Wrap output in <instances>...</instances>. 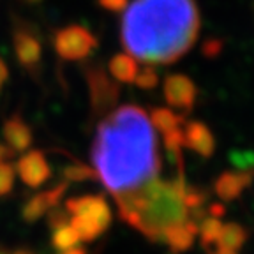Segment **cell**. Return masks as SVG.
<instances>
[{"mask_svg": "<svg viewBox=\"0 0 254 254\" xmlns=\"http://www.w3.org/2000/svg\"><path fill=\"white\" fill-rule=\"evenodd\" d=\"M69 224L79 242H94L111 224V208L104 196H78L65 201Z\"/></svg>", "mask_w": 254, "mask_h": 254, "instance_id": "4", "label": "cell"}, {"mask_svg": "<svg viewBox=\"0 0 254 254\" xmlns=\"http://www.w3.org/2000/svg\"><path fill=\"white\" fill-rule=\"evenodd\" d=\"M253 182V173L251 171H224L219 175L215 180V194L224 201H233L242 194L244 189Z\"/></svg>", "mask_w": 254, "mask_h": 254, "instance_id": "11", "label": "cell"}, {"mask_svg": "<svg viewBox=\"0 0 254 254\" xmlns=\"http://www.w3.org/2000/svg\"><path fill=\"white\" fill-rule=\"evenodd\" d=\"M222 50V43L219 39H208L203 44V55L208 57V59H214L221 53Z\"/></svg>", "mask_w": 254, "mask_h": 254, "instance_id": "25", "label": "cell"}, {"mask_svg": "<svg viewBox=\"0 0 254 254\" xmlns=\"http://www.w3.org/2000/svg\"><path fill=\"white\" fill-rule=\"evenodd\" d=\"M12 46L21 67L27 71H36L39 67L43 48L39 37L32 28H28L27 25H18L12 32Z\"/></svg>", "mask_w": 254, "mask_h": 254, "instance_id": "6", "label": "cell"}, {"mask_svg": "<svg viewBox=\"0 0 254 254\" xmlns=\"http://www.w3.org/2000/svg\"><path fill=\"white\" fill-rule=\"evenodd\" d=\"M231 161L240 168V171H249L254 166V154L253 152H240V154L235 152Z\"/></svg>", "mask_w": 254, "mask_h": 254, "instance_id": "24", "label": "cell"}, {"mask_svg": "<svg viewBox=\"0 0 254 254\" xmlns=\"http://www.w3.org/2000/svg\"><path fill=\"white\" fill-rule=\"evenodd\" d=\"M95 177L117 201H129L159 180L161 157L157 136L147 111L126 104L99 124L92 147Z\"/></svg>", "mask_w": 254, "mask_h": 254, "instance_id": "1", "label": "cell"}, {"mask_svg": "<svg viewBox=\"0 0 254 254\" xmlns=\"http://www.w3.org/2000/svg\"><path fill=\"white\" fill-rule=\"evenodd\" d=\"M28 2H37V0H28Z\"/></svg>", "mask_w": 254, "mask_h": 254, "instance_id": "33", "label": "cell"}, {"mask_svg": "<svg viewBox=\"0 0 254 254\" xmlns=\"http://www.w3.org/2000/svg\"><path fill=\"white\" fill-rule=\"evenodd\" d=\"M184 132V147L198 152L201 157H210L215 150V139L210 129L201 122H189Z\"/></svg>", "mask_w": 254, "mask_h": 254, "instance_id": "12", "label": "cell"}, {"mask_svg": "<svg viewBox=\"0 0 254 254\" xmlns=\"http://www.w3.org/2000/svg\"><path fill=\"white\" fill-rule=\"evenodd\" d=\"M65 189H67V184L62 182V184H59V186L52 187V189L44 190V192H39V194L32 196L30 199H27L23 208H21L23 219L27 222L39 221L44 214H48L50 210L57 208V205H59L60 198L64 196Z\"/></svg>", "mask_w": 254, "mask_h": 254, "instance_id": "10", "label": "cell"}, {"mask_svg": "<svg viewBox=\"0 0 254 254\" xmlns=\"http://www.w3.org/2000/svg\"><path fill=\"white\" fill-rule=\"evenodd\" d=\"M221 228H222V222L214 217H205L201 222H199L198 233H199V238H201V244L205 249H208L210 246H215V244H217Z\"/></svg>", "mask_w": 254, "mask_h": 254, "instance_id": "19", "label": "cell"}, {"mask_svg": "<svg viewBox=\"0 0 254 254\" xmlns=\"http://www.w3.org/2000/svg\"><path fill=\"white\" fill-rule=\"evenodd\" d=\"M14 175L16 170L7 161H0V198L7 196L14 186Z\"/></svg>", "mask_w": 254, "mask_h": 254, "instance_id": "21", "label": "cell"}, {"mask_svg": "<svg viewBox=\"0 0 254 254\" xmlns=\"http://www.w3.org/2000/svg\"><path fill=\"white\" fill-rule=\"evenodd\" d=\"M64 177H65V184L83 182V180L95 179V171H94V168L85 166V164L76 161L74 164H71V166H67L65 170H64Z\"/></svg>", "mask_w": 254, "mask_h": 254, "instance_id": "20", "label": "cell"}, {"mask_svg": "<svg viewBox=\"0 0 254 254\" xmlns=\"http://www.w3.org/2000/svg\"><path fill=\"white\" fill-rule=\"evenodd\" d=\"M87 79L90 85V97L94 111H104L111 110L115 106L119 99V85L111 81L110 76L103 71L101 67H92L87 71Z\"/></svg>", "mask_w": 254, "mask_h": 254, "instance_id": "7", "label": "cell"}, {"mask_svg": "<svg viewBox=\"0 0 254 254\" xmlns=\"http://www.w3.org/2000/svg\"><path fill=\"white\" fill-rule=\"evenodd\" d=\"M226 214V206L221 205V203H212L210 206H208V217H214V219H219L222 217V215Z\"/></svg>", "mask_w": 254, "mask_h": 254, "instance_id": "27", "label": "cell"}, {"mask_svg": "<svg viewBox=\"0 0 254 254\" xmlns=\"http://www.w3.org/2000/svg\"><path fill=\"white\" fill-rule=\"evenodd\" d=\"M110 74L115 79L122 81V83H131L134 81L136 74H138V62L127 53H120V55L113 57L108 64Z\"/></svg>", "mask_w": 254, "mask_h": 254, "instance_id": "15", "label": "cell"}, {"mask_svg": "<svg viewBox=\"0 0 254 254\" xmlns=\"http://www.w3.org/2000/svg\"><path fill=\"white\" fill-rule=\"evenodd\" d=\"M127 2L129 0H99L101 7H104L106 11L111 12H120L127 7Z\"/></svg>", "mask_w": 254, "mask_h": 254, "instance_id": "26", "label": "cell"}, {"mask_svg": "<svg viewBox=\"0 0 254 254\" xmlns=\"http://www.w3.org/2000/svg\"><path fill=\"white\" fill-rule=\"evenodd\" d=\"M148 119H150L152 127L157 129L161 134H166L175 129H182L184 124V117L173 113L170 108H155V110H152Z\"/></svg>", "mask_w": 254, "mask_h": 254, "instance_id": "17", "label": "cell"}, {"mask_svg": "<svg viewBox=\"0 0 254 254\" xmlns=\"http://www.w3.org/2000/svg\"><path fill=\"white\" fill-rule=\"evenodd\" d=\"M7 79V65L4 64V60L0 59V90H2V85Z\"/></svg>", "mask_w": 254, "mask_h": 254, "instance_id": "28", "label": "cell"}, {"mask_svg": "<svg viewBox=\"0 0 254 254\" xmlns=\"http://www.w3.org/2000/svg\"><path fill=\"white\" fill-rule=\"evenodd\" d=\"M53 46L64 60H81L97 46V39L88 28L69 25L53 36Z\"/></svg>", "mask_w": 254, "mask_h": 254, "instance_id": "5", "label": "cell"}, {"mask_svg": "<svg viewBox=\"0 0 254 254\" xmlns=\"http://www.w3.org/2000/svg\"><path fill=\"white\" fill-rule=\"evenodd\" d=\"M134 83L138 85L139 88H143V90H152V88L157 87L159 76L152 67H145V69H141V71H138V74H136V78H134Z\"/></svg>", "mask_w": 254, "mask_h": 254, "instance_id": "23", "label": "cell"}, {"mask_svg": "<svg viewBox=\"0 0 254 254\" xmlns=\"http://www.w3.org/2000/svg\"><path fill=\"white\" fill-rule=\"evenodd\" d=\"M164 99L173 108L190 111L196 101V85L184 74H171L164 79Z\"/></svg>", "mask_w": 254, "mask_h": 254, "instance_id": "9", "label": "cell"}, {"mask_svg": "<svg viewBox=\"0 0 254 254\" xmlns=\"http://www.w3.org/2000/svg\"><path fill=\"white\" fill-rule=\"evenodd\" d=\"M0 254H34L25 249H7V247H0Z\"/></svg>", "mask_w": 254, "mask_h": 254, "instance_id": "29", "label": "cell"}, {"mask_svg": "<svg viewBox=\"0 0 254 254\" xmlns=\"http://www.w3.org/2000/svg\"><path fill=\"white\" fill-rule=\"evenodd\" d=\"M59 254H87V251L83 249V247H71V249H67V251H60Z\"/></svg>", "mask_w": 254, "mask_h": 254, "instance_id": "31", "label": "cell"}, {"mask_svg": "<svg viewBox=\"0 0 254 254\" xmlns=\"http://www.w3.org/2000/svg\"><path fill=\"white\" fill-rule=\"evenodd\" d=\"M247 230L237 222H230V224H222L221 233H219L217 238V247H222V249H230L237 253L238 249H242L244 244L247 242Z\"/></svg>", "mask_w": 254, "mask_h": 254, "instance_id": "16", "label": "cell"}, {"mask_svg": "<svg viewBox=\"0 0 254 254\" xmlns=\"http://www.w3.org/2000/svg\"><path fill=\"white\" fill-rule=\"evenodd\" d=\"M4 139L5 147L14 152H25L32 145V131L28 124L20 115H12L4 122Z\"/></svg>", "mask_w": 254, "mask_h": 254, "instance_id": "13", "label": "cell"}, {"mask_svg": "<svg viewBox=\"0 0 254 254\" xmlns=\"http://www.w3.org/2000/svg\"><path fill=\"white\" fill-rule=\"evenodd\" d=\"M16 171L20 175L21 182L32 189H37L43 184H46L52 175V168L48 164L46 155L39 150L25 152L18 161Z\"/></svg>", "mask_w": 254, "mask_h": 254, "instance_id": "8", "label": "cell"}, {"mask_svg": "<svg viewBox=\"0 0 254 254\" xmlns=\"http://www.w3.org/2000/svg\"><path fill=\"white\" fill-rule=\"evenodd\" d=\"M210 254H237L235 251H230V249H222V247H217L215 251H212Z\"/></svg>", "mask_w": 254, "mask_h": 254, "instance_id": "32", "label": "cell"}, {"mask_svg": "<svg viewBox=\"0 0 254 254\" xmlns=\"http://www.w3.org/2000/svg\"><path fill=\"white\" fill-rule=\"evenodd\" d=\"M9 157H12V152L5 147L4 143H0V161H7Z\"/></svg>", "mask_w": 254, "mask_h": 254, "instance_id": "30", "label": "cell"}, {"mask_svg": "<svg viewBox=\"0 0 254 254\" xmlns=\"http://www.w3.org/2000/svg\"><path fill=\"white\" fill-rule=\"evenodd\" d=\"M184 205H186L187 210H196V208H201L203 203L206 201V192L199 189H194V187H186L184 189Z\"/></svg>", "mask_w": 254, "mask_h": 254, "instance_id": "22", "label": "cell"}, {"mask_svg": "<svg viewBox=\"0 0 254 254\" xmlns=\"http://www.w3.org/2000/svg\"><path fill=\"white\" fill-rule=\"evenodd\" d=\"M184 189L186 184L180 175L173 182L155 180L134 198L119 205L120 217L147 238L161 242L164 230L189 217V210L182 199Z\"/></svg>", "mask_w": 254, "mask_h": 254, "instance_id": "3", "label": "cell"}, {"mask_svg": "<svg viewBox=\"0 0 254 254\" xmlns=\"http://www.w3.org/2000/svg\"><path fill=\"white\" fill-rule=\"evenodd\" d=\"M199 224H196L194 221H190L189 217L180 224L164 230L163 240L168 244L173 253H184V251L190 249V246L194 244V237L198 235Z\"/></svg>", "mask_w": 254, "mask_h": 254, "instance_id": "14", "label": "cell"}, {"mask_svg": "<svg viewBox=\"0 0 254 254\" xmlns=\"http://www.w3.org/2000/svg\"><path fill=\"white\" fill-rule=\"evenodd\" d=\"M122 44L147 64H171L189 52L199 32L194 0H134L124 9Z\"/></svg>", "mask_w": 254, "mask_h": 254, "instance_id": "2", "label": "cell"}, {"mask_svg": "<svg viewBox=\"0 0 254 254\" xmlns=\"http://www.w3.org/2000/svg\"><path fill=\"white\" fill-rule=\"evenodd\" d=\"M79 242L78 235L72 230V226L69 222L65 224H60L57 228H52V246L55 247L57 251H67L71 247H76Z\"/></svg>", "mask_w": 254, "mask_h": 254, "instance_id": "18", "label": "cell"}]
</instances>
